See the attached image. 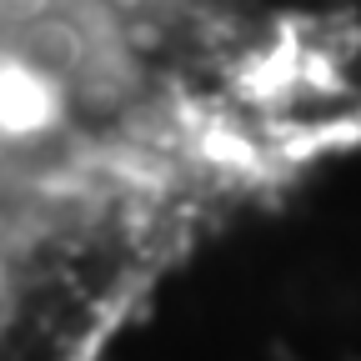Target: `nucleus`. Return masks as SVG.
<instances>
[{
	"instance_id": "f257e3e1",
	"label": "nucleus",
	"mask_w": 361,
	"mask_h": 361,
	"mask_svg": "<svg viewBox=\"0 0 361 361\" xmlns=\"http://www.w3.org/2000/svg\"><path fill=\"white\" fill-rule=\"evenodd\" d=\"M71 116V85L40 51H0V141H45Z\"/></svg>"
}]
</instances>
